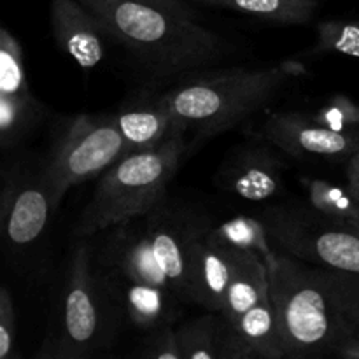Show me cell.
Returning <instances> with one entry per match:
<instances>
[{
	"label": "cell",
	"instance_id": "obj_1",
	"mask_svg": "<svg viewBox=\"0 0 359 359\" xmlns=\"http://www.w3.org/2000/svg\"><path fill=\"white\" fill-rule=\"evenodd\" d=\"M214 221L198 207L165 198L147 214L107 228L93 241V265L104 279L163 287L193 305L189 245Z\"/></svg>",
	"mask_w": 359,
	"mask_h": 359
},
{
	"label": "cell",
	"instance_id": "obj_2",
	"mask_svg": "<svg viewBox=\"0 0 359 359\" xmlns=\"http://www.w3.org/2000/svg\"><path fill=\"white\" fill-rule=\"evenodd\" d=\"M286 358L335 354L359 332V276L277 252L266 265Z\"/></svg>",
	"mask_w": 359,
	"mask_h": 359
},
{
	"label": "cell",
	"instance_id": "obj_3",
	"mask_svg": "<svg viewBox=\"0 0 359 359\" xmlns=\"http://www.w3.org/2000/svg\"><path fill=\"white\" fill-rule=\"evenodd\" d=\"M105 37L156 79L191 74L233 53L230 42L193 18L140 0H81Z\"/></svg>",
	"mask_w": 359,
	"mask_h": 359
},
{
	"label": "cell",
	"instance_id": "obj_4",
	"mask_svg": "<svg viewBox=\"0 0 359 359\" xmlns=\"http://www.w3.org/2000/svg\"><path fill=\"white\" fill-rule=\"evenodd\" d=\"M305 74L307 67L298 60L228 67L191 74L165 90L163 98L177 125L195 133V140H209L265 109Z\"/></svg>",
	"mask_w": 359,
	"mask_h": 359
},
{
	"label": "cell",
	"instance_id": "obj_5",
	"mask_svg": "<svg viewBox=\"0 0 359 359\" xmlns=\"http://www.w3.org/2000/svg\"><path fill=\"white\" fill-rule=\"evenodd\" d=\"M119 321L121 314L95 270L93 241L76 238L53 294L46 337L35 358L98 356L114 344Z\"/></svg>",
	"mask_w": 359,
	"mask_h": 359
},
{
	"label": "cell",
	"instance_id": "obj_6",
	"mask_svg": "<svg viewBox=\"0 0 359 359\" xmlns=\"http://www.w3.org/2000/svg\"><path fill=\"white\" fill-rule=\"evenodd\" d=\"M186 133L184 126L174 121L163 142L151 149L126 153L112 163L77 217L74 237H95L160 205L168 196V184L188 149Z\"/></svg>",
	"mask_w": 359,
	"mask_h": 359
},
{
	"label": "cell",
	"instance_id": "obj_7",
	"mask_svg": "<svg viewBox=\"0 0 359 359\" xmlns=\"http://www.w3.org/2000/svg\"><path fill=\"white\" fill-rule=\"evenodd\" d=\"M126 154L116 114H76L55 119L49 147L41 160L53 209L72 186L104 174Z\"/></svg>",
	"mask_w": 359,
	"mask_h": 359
},
{
	"label": "cell",
	"instance_id": "obj_8",
	"mask_svg": "<svg viewBox=\"0 0 359 359\" xmlns=\"http://www.w3.org/2000/svg\"><path fill=\"white\" fill-rule=\"evenodd\" d=\"M259 217L283 255L359 276V230L323 216L307 203L266 207Z\"/></svg>",
	"mask_w": 359,
	"mask_h": 359
},
{
	"label": "cell",
	"instance_id": "obj_9",
	"mask_svg": "<svg viewBox=\"0 0 359 359\" xmlns=\"http://www.w3.org/2000/svg\"><path fill=\"white\" fill-rule=\"evenodd\" d=\"M55 212L42 179L41 161L27 154L13 153L2 168L0 226L2 241L9 251L25 252L34 248L48 230Z\"/></svg>",
	"mask_w": 359,
	"mask_h": 359
},
{
	"label": "cell",
	"instance_id": "obj_10",
	"mask_svg": "<svg viewBox=\"0 0 359 359\" xmlns=\"http://www.w3.org/2000/svg\"><path fill=\"white\" fill-rule=\"evenodd\" d=\"M48 118V105L32 91L23 48L4 27L0 30V147L4 153L20 151Z\"/></svg>",
	"mask_w": 359,
	"mask_h": 359
},
{
	"label": "cell",
	"instance_id": "obj_11",
	"mask_svg": "<svg viewBox=\"0 0 359 359\" xmlns=\"http://www.w3.org/2000/svg\"><path fill=\"white\" fill-rule=\"evenodd\" d=\"M256 137L297 158L349 160L359 151V130L335 132L314 121L309 112H266L256 126Z\"/></svg>",
	"mask_w": 359,
	"mask_h": 359
},
{
	"label": "cell",
	"instance_id": "obj_12",
	"mask_svg": "<svg viewBox=\"0 0 359 359\" xmlns=\"http://www.w3.org/2000/svg\"><path fill=\"white\" fill-rule=\"evenodd\" d=\"M277 149V147H276ZM266 140L242 144L223 160L216 184L251 202H265L283 188L284 161Z\"/></svg>",
	"mask_w": 359,
	"mask_h": 359
},
{
	"label": "cell",
	"instance_id": "obj_13",
	"mask_svg": "<svg viewBox=\"0 0 359 359\" xmlns=\"http://www.w3.org/2000/svg\"><path fill=\"white\" fill-rule=\"evenodd\" d=\"M212 226L200 231L189 245V286L193 305L221 312L241 249L217 237Z\"/></svg>",
	"mask_w": 359,
	"mask_h": 359
},
{
	"label": "cell",
	"instance_id": "obj_14",
	"mask_svg": "<svg viewBox=\"0 0 359 359\" xmlns=\"http://www.w3.org/2000/svg\"><path fill=\"white\" fill-rule=\"evenodd\" d=\"M100 280L118 307L123 321H128L139 332L149 333L170 326L181 316L184 304L172 291L132 280L104 277H100Z\"/></svg>",
	"mask_w": 359,
	"mask_h": 359
},
{
	"label": "cell",
	"instance_id": "obj_15",
	"mask_svg": "<svg viewBox=\"0 0 359 359\" xmlns=\"http://www.w3.org/2000/svg\"><path fill=\"white\" fill-rule=\"evenodd\" d=\"M51 30L56 44L83 69H93L105 53L104 30L98 18L81 0H51Z\"/></svg>",
	"mask_w": 359,
	"mask_h": 359
},
{
	"label": "cell",
	"instance_id": "obj_16",
	"mask_svg": "<svg viewBox=\"0 0 359 359\" xmlns=\"http://www.w3.org/2000/svg\"><path fill=\"white\" fill-rule=\"evenodd\" d=\"M280 359L284 354L283 332L272 298H263L235 321L228 323L224 359Z\"/></svg>",
	"mask_w": 359,
	"mask_h": 359
},
{
	"label": "cell",
	"instance_id": "obj_17",
	"mask_svg": "<svg viewBox=\"0 0 359 359\" xmlns=\"http://www.w3.org/2000/svg\"><path fill=\"white\" fill-rule=\"evenodd\" d=\"M114 114L125 139L126 153L158 146L174 126V116L165 102L163 91H139Z\"/></svg>",
	"mask_w": 359,
	"mask_h": 359
},
{
	"label": "cell",
	"instance_id": "obj_18",
	"mask_svg": "<svg viewBox=\"0 0 359 359\" xmlns=\"http://www.w3.org/2000/svg\"><path fill=\"white\" fill-rule=\"evenodd\" d=\"M266 297H270V279L265 259L256 252L241 251L228 283L221 314L231 323Z\"/></svg>",
	"mask_w": 359,
	"mask_h": 359
},
{
	"label": "cell",
	"instance_id": "obj_19",
	"mask_svg": "<svg viewBox=\"0 0 359 359\" xmlns=\"http://www.w3.org/2000/svg\"><path fill=\"white\" fill-rule=\"evenodd\" d=\"M193 2L212 9L235 11L283 27L309 25L321 6V0H193Z\"/></svg>",
	"mask_w": 359,
	"mask_h": 359
},
{
	"label": "cell",
	"instance_id": "obj_20",
	"mask_svg": "<svg viewBox=\"0 0 359 359\" xmlns=\"http://www.w3.org/2000/svg\"><path fill=\"white\" fill-rule=\"evenodd\" d=\"M184 359H224L228 342V321L221 312L191 319L177 328Z\"/></svg>",
	"mask_w": 359,
	"mask_h": 359
},
{
	"label": "cell",
	"instance_id": "obj_21",
	"mask_svg": "<svg viewBox=\"0 0 359 359\" xmlns=\"http://www.w3.org/2000/svg\"><path fill=\"white\" fill-rule=\"evenodd\" d=\"M307 205L340 224L359 230V200L346 188L316 177H302Z\"/></svg>",
	"mask_w": 359,
	"mask_h": 359
},
{
	"label": "cell",
	"instance_id": "obj_22",
	"mask_svg": "<svg viewBox=\"0 0 359 359\" xmlns=\"http://www.w3.org/2000/svg\"><path fill=\"white\" fill-rule=\"evenodd\" d=\"M214 233L224 242L231 244L241 251H251L262 256L269 265L277 256L276 245L272 244L262 217L235 216L223 223H214Z\"/></svg>",
	"mask_w": 359,
	"mask_h": 359
},
{
	"label": "cell",
	"instance_id": "obj_23",
	"mask_svg": "<svg viewBox=\"0 0 359 359\" xmlns=\"http://www.w3.org/2000/svg\"><path fill=\"white\" fill-rule=\"evenodd\" d=\"M312 51L359 58V20H328L318 23Z\"/></svg>",
	"mask_w": 359,
	"mask_h": 359
},
{
	"label": "cell",
	"instance_id": "obj_24",
	"mask_svg": "<svg viewBox=\"0 0 359 359\" xmlns=\"http://www.w3.org/2000/svg\"><path fill=\"white\" fill-rule=\"evenodd\" d=\"M314 121L335 132L359 130V104L344 93L326 98L316 111L309 112Z\"/></svg>",
	"mask_w": 359,
	"mask_h": 359
},
{
	"label": "cell",
	"instance_id": "obj_25",
	"mask_svg": "<svg viewBox=\"0 0 359 359\" xmlns=\"http://www.w3.org/2000/svg\"><path fill=\"white\" fill-rule=\"evenodd\" d=\"M137 356L146 359H184L177 330L170 325L146 333Z\"/></svg>",
	"mask_w": 359,
	"mask_h": 359
},
{
	"label": "cell",
	"instance_id": "obj_26",
	"mask_svg": "<svg viewBox=\"0 0 359 359\" xmlns=\"http://www.w3.org/2000/svg\"><path fill=\"white\" fill-rule=\"evenodd\" d=\"M16 305L6 286L0 290V359H11L16 353Z\"/></svg>",
	"mask_w": 359,
	"mask_h": 359
},
{
	"label": "cell",
	"instance_id": "obj_27",
	"mask_svg": "<svg viewBox=\"0 0 359 359\" xmlns=\"http://www.w3.org/2000/svg\"><path fill=\"white\" fill-rule=\"evenodd\" d=\"M140 2L161 7V9L170 11V13L174 14H179V16L193 18V20H196V13L193 11V7L189 6L188 2H184V0H140Z\"/></svg>",
	"mask_w": 359,
	"mask_h": 359
},
{
	"label": "cell",
	"instance_id": "obj_28",
	"mask_svg": "<svg viewBox=\"0 0 359 359\" xmlns=\"http://www.w3.org/2000/svg\"><path fill=\"white\" fill-rule=\"evenodd\" d=\"M347 189L359 200V151L347 160L346 163Z\"/></svg>",
	"mask_w": 359,
	"mask_h": 359
},
{
	"label": "cell",
	"instance_id": "obj_29",
	"mask_svg": "<svg viewBox=\"0 0 359 359\" xmlns=\"http://www.w3.org/2000/svg\"><path fill=\"white\" fill-rule=\"evenodd\" d=\"M335 356L346 358V359H359V332L337 349Z\"/></svg>",
	"mask_w": 359,
	"mask_h": 359
}]
</instances>
